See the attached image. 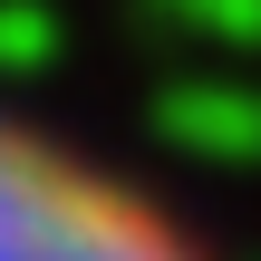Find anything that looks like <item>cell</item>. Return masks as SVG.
I'll return each instance as SVG.
<instances>
[{"instance_id": "1", "label": "cell", "mask_w": 261, "mask_h": 261, "mask_svg": "<svg viewBox=\"0 0 261 261\" xmlns=\"http://www.w3.org/2000/svg\"><path fill=\"white\" fill-rule=\"evenodd\" d=\"M0 261H203L165 203L0 107Z\"/></svg>"}]
</instances>
